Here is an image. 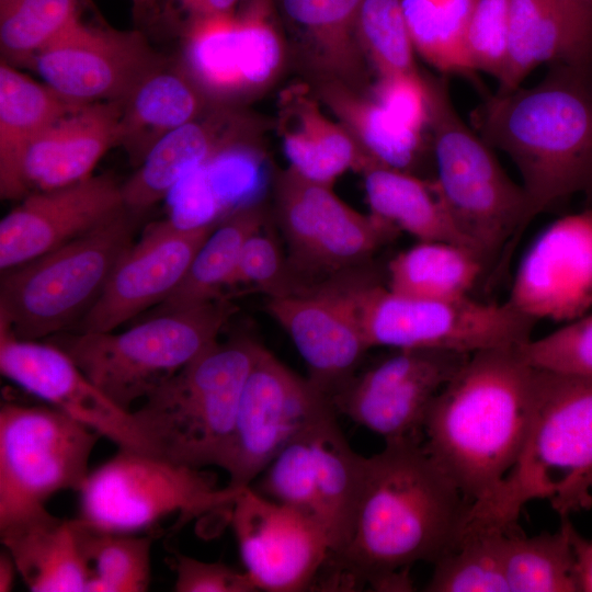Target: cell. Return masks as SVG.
<instances>
[{
	"instance_id": "cell-5",
	"label": "cell",
	"mask_w": 592,
	"mask_h": 592,
	"mask_svg": "<svg viewBox=\"0 0 592 592\" xmlns=\"http://www.w3.org/2000/svg\"><path fill=\"white\" fill-rule=\"evenodd\" d=\"M262 346L244 335L217 341L132 410L150 453L193 468L221 467Z\"/></svg>"
},
{
	"instance_id": "cell-48",
	"label": "cell",
	"mask_w": 592,
	"mask_h": 592,
	"mask_svg": "<svg viewBox=\"0 0 592 592\" xmlns=\"http://www.w3.org/2000/svg\"><path fill=\"white\" fill-rule=\"evenodd\" d=\"M242 2L243 0H167L164 10L170 19L178 20L184 29L201 19L232 14Z\"/></svg>"
},
{
	"instance_id": "cell-49",
	"label": "cell",
	"mask_w": 592,
	"mask_h": 592,
	"mask_svg": "<svg viewBox=\"0 0 592 592\" xmlns=\"http://www.w3.org/2000/svg\"><path fill=\"white\" fill-rule=\"evenodd\" d=\"M569 533L574 555L573 574L577 592H592V537H583L572 523Z\"/></svg>"
},
{
	"instance_id": "cell-50",
	"label": "cell",
	"mask_w": 592,
	"mask_h": 592,
	"mask_svg": "<svg viewBox=\"0 0 592 592\" xmlns=\"http://www.w3.org/2000/svg\"><path fill=\"white\" fill-rule=\"evenodd\" d=\"M16 574L19 572L12 556L7 549L2 550L0 554V592L13 589Z\"/></svg>"
},
{
	"instance_id": "cell-18",
	"label": "cell",
	"mask_w": 592,
	"mask_h": 592,
	"mask_svg": "<svg viewBox=\"0 0 592 592\" xmlns=\"http://www.w3.org/2000/svg\"><path fill=\"white\" fill-rule=\"evenodd\" d=\"M1 374L115 443L150 453L132 412L106 397L72 358L52 342L20 339L0 322Z\"/></svg>"
},
{
	"instance_id": "cell-53",
	"label": "cell",
	"mask_w": 592,
	"mask_h": 592,
	"mask_svg": "<svg viewBox=\"0 0 592 592\" xmlns=\"http://www.w3.org/2000/svg\"><path fill=\"white\" fill-rule=\"evenodd\" d=\"M585 485L589 489L592 488V474L589 475V477L585 480Z\"/></svg>"
},
{
	"instance_id": "cell-25",
	"label": "cell",
	"mask_w": 592,
	"mask_h": 592,
	"mask_svg": "<svg viewBox=\"0 0 592 592\" xmlns=\"http://www.w3.org/2000/svg\"><path fill=\"white\" fill-rule=\"evenodd\" d=\"M82 104L72 103L44 82L0 64V195L22 200L31 193L24 159L33 141L54 122Z\"/></svg>"
},
{
	"instance_id": "cell-12",
	"label": "cell",
	"mask_w": 592,
	"mask_h": 592,
	"mask_svg": "<svg viewBox=\"0 0 592 592\" xmlns=\"http://www.w3.org/2000/svg\"><path fill=\"white\" fill-rule=\"evenodd\" d=\"M277 217L299 288L357 273L400 231L292 169L280 181Z\"/></svg>"
},
{
	"instance_id": "cell-45",
	"label": "cell",
	"mask_w": 592,
	"mask_h": 592,
	"mask_svg": "<svg viewBox=\"0 0 592 592\" xmlns=\"http://www.w3.org/2000/svg\"><path fill=\"white\" fill-rule=\"evenodd\" d=\"M249 286L277 297L297 291L298 284L275 239L262 229L244 243L227 287Z\"/></svg>"
},
{
	"instance_id": "cell-55",
	"label": "cell",
	"mask_w": 592,
	"mask_h": 592,
	"mask_svg": "<svg viewBox=\"0 0 592 592\" xmlns=\"http://www.w3.org/2000/svg\"><path fill=\"white\" fill-rule=\"evenodd\" d=\"M5 1H8V0H0V4H1V3H4Z\"/></svg>"
},
{
	"instance_id": "cell-40",
	"label": "cell",
	"mask_w": 592,
	"mask_h": 592,
	"mask_svg": "<svg viewBox=\"0 0 592 592\" xmlns=\"http://www.w3.org/2000/svg\"><path fill=\"white\" fill-rule=\"evenodd\" d=\"M355 35L371 55L380 76L418 72L414 46L401 0H363Z\"/></svg>"
},
{
	"instance_id": "cell-51",
	"label": "cell",
	"mask_w": 592,
	"mask_h": 592,
	"mask_svg": "<svg viewBox=\"0 0 592 592\" xmlns=\"http://www.w3.org/2000/svg\"><path fill=\"white\" fill-rule=\"evenodd\" d=\"M161 0H130L134 18L137 22H145L159 10Z\"/></svg>"
},
{
	"instance_id": "cell-27",
	"label": "cell",
	"mask_w": 592,
	"mask_h": 592,
	"mask_svg": "<svg viewBox=\"0 0 592 592\" xmlns=\"http://www.w3.org/2000/svg\"><path fill=\"white\" fill-rule=\"evenodd\" d=\"M231 127L225 115H202L159 139L122 184L125 207L143 213L167 197L220 149L237 143Z\"/></svg>"
},
{
	"instance_id": "cell-4",
	"label": "cell",
	"mask_w": 592,
	"mask_h": 592,
	"mask_svg": "<svg viewBox=\"0 0 592 592\" xmlns=\"http://www.w3.org/2000/svg\"><path fill=\"white\" fill-rule=\"evenodd\" d=\"M592 474V375L535 367L533 410L521 454L498 488L470 506L468 522L517 527L522 508L548 500L560 516L589 509Z\"/></svg>"
},
{
	"instance_id": "cell-19",
	"label": "cell",
	"mask_w": 592,
	"mask_h": 592,
	"mask_svg": "<svg viewBox=\"0 0 592 592\" xmlns=\"http://www.w3.org/2000/svg\"><path fill=\"white\" fill-rule=\"evenodd\" d=\"M508 301L534 319L570 322L592 307V207L548 225L524 253Z\"/></svg>"
},
{
	"instance_id": "cell-13",
	"label": "cell",
	"mask_w": 592,
	"mask_h": 592,
	"mask_svg": "<svg viewBox=\"0 0 592 592\" xmlns=\"http://www.w3.org/2000/svg\"><path fill=\"white\" fill-rule=\"evenodd\" d=\"M329 398L262 346L241 391L221 464L228 487H250L277 453L325 411Z\"/></svg>"
},
{
	"instance_id": "cell-41",
	"label": "cell",
	"mask_w": 592,
	"mask_h": 592,
	"mask_svg": "<svg viewBox=\"0 0 592 592\" xmlns=\"http://www.w3.org/2000/svg\"><path fill=\"white\" fill-rule=\"evenodd\" d=\"M310 425L277 453L258 477L259 483L253 489L273 501L303 511L319 523Z\"/></svg>"
},
{
	"instance_id": "cell-54",
	"label": "cell",
	"mask_w": 592,
	"mask_h": 592,
	"mask_svg": "<svg viewBox=\"0 0 592 592\" xmlns=\"http://www.w3.org/2000/svg\"><path fill=\"white\" fill-rule=\"evenodd\" d=\"M585 195H587V197L589 198V201L592 204V186L589 189V191L585 193Z\"/></svg>"
},
{
	"instance_id": "cell-24",
	"label": "cell",
	"mask_w": 592,
	"mask_h": 592,
	"mask_svg": "<svg viewBox=\"0 0 592 592\" xmlns=\"http://www.w3.org/2000/svg\"><path fill=\"white\" fill-rule=\"evenodd\" d=\"M1 543L33 592H87L91 579L73 519L47 509L0 527Z\"/></svg>"
},
{
	"instance_id": "cell-26",
	"label": "cell",
	"mask_w": 592,
	"mask_h": 592,
	"mask_svg": "<svg viewBox=\"0 0 592 592\" xmlns=\"http://www.w3.org/2000/svg\"><path fill=\"white\" fill-rule=\"evenodd\" d=\"M204 101L182 65L164 59L122 101L118 146L139 166L159 139L202 116Z\"/></svg>"
},
{
	"instance_id": "cell-8",
	"label": "cell",
	"mask_w": 592,
	"mask_h": 592,
	"mask_svg": "<svg viewBox=\"0 0 592 592\" xmlns=\"http://www.w3.org/2000/svg\"><path fill=\"white\" fill-rule=\"evenodd\" d=\"M128 208L73 240L2 272L0 322L25 340L71 328L133 244L138 215Z\"/></svg>"
},
{
	"instance_id": "cell-10",
	"label": "cell",
	"mask_w": 592,
	"mask_h": 592,
	"mask_svg": "<svg viewBox=\"0 0 592 592\" xmlns=\"http://www.w3.org/2000/svg\"><path fill=\"white\" fill-rule=\"evenodd\" d=\"M242 489L219 488L203 468L118 448L79 491L80 517L101 530L134 534L175 513L184 522L217 512L230 516Z\"/></svg>"
},
{
	"instance_id": "cell-14",
	"label": "cell",
	"mask_w": 592,
	"mask_h": 592,
	"mask_svg": "<svg viewBox=\"0 0 592 592\" xmlns=\"http://www.w3.org/2000/svg\"><path fill=\"white\" fill-rule=\"evenodd\" d=\"M392 350L356 374L332 399V405L338 413L385 442L421 441L433 400L470 354L433 349Z\"/></svg>"
},
{
	"instance_id": "cell-33",
	"label": "cell",
	"mask_w": 592,
	"mask_h": 592,
	"mask_svg": "<svg viewBox=\"0 0 592 592\" xmlns=\"http://www.w3.org/2000/svg\"><path fill=\"white\" fill-rule=\"evenodd\" d=\"M571 522L561 516L559 528L534 536L519 528L504 534L503 570L509 592H577Z\"/></svg>"
},
{
	"instance_id": "cell-22",
	"label": "cell",
	"mask_w": 592,
	"mask_h": 592,
	"mask_svg": "<svg viewBox=\"0 0 592 592\" xmlns=\"http://www.w3.org/2000/svg\"><path fill=\"white\" fill-rule=\"evenodd\" d=\"M122 101L82 104L48 126L30 146L24 175L31 192L92 175L101 158L119 143Z\"/></svg>"
},
{
	"instance_id": "cell-20",
	"label": "cell",
	"mask_w": 592,
	"mask_h": 592,
	"mask_svg": "<svg viewBox=\"0 0 592 592\" xmlns=\"http://www.w3.org/2000/svg\"><path fill=\"white\" fill-rule=\"evenodd\" d=\"M124 208L122 184L110 174L29 193L0 221L1 272L84 235Z\"/></svg>"
},
{
	"instance_id": "cell-16",
	"label": "cell",
	"mask_w": 592,
	"mask_h": 592,
	"mask_svg": "<svg viewBox=\"0 0 592 592\" xmlns=\"http://www.w3.org/2000/svg\"><path fill=\"white\" fill-rule=\"evenodd\" d=\"M164 58L138 30L76 22L36 54L43 82L76 104L123 101Z\"/></svg>"
},
{
	"instance_id": "cell-15",
	"label": "cell",
	"mask_w": 592,
	"mask_h": 592,
	"mask_svg": "<svg viewBox=\"0 0 592 592\" xmlns=\"http://www.w3.org/2000/svg\"><path fill=\"white\" fill-rule=\"evenodd\" d=\"M229 523L244 572L258 591L299 592L315 587L331 547L322 526L309 515L250 486L237 496Z\"/></svg>"
},
{
	"instance_id": "cell-11",
	"label": "cell",
	"mask_w": 592,
	"mask_h": 592,
	"mask_svg": "<svg viewBox=\"0 0 592 592\" xmlns=\"http://www.w3.org/2000/svg\"><path fill=\"white\" fill-rule=\"evenodd\" d=\"M101 435L52 406L0 408V527L45 509L64 490L80 491Z\"/></svg>"
},
{
	"instance_id": "cell-23",
	"label": "cell",
	"mask_w": 592,
	"mask_h": 592,
	"mask_svg": "<svg viewBox=\"0 0 592 592\" xmlns=\"http://www.w3.org/2000/svg\"><path fill=\"white\" fill-rule=\"evenodd\" d=\"M509 53L498 91L542 64H592V14L571 0H510Z\"/></svg>"
},
{
	"instance_id": "cell-1",
	"label": "cell",
	"mask_w": 592,
	"mask_h": 592,
	"mask_svg": "<svg viewBox=\"0 0 592 592\" xmlns=\"http://www.w3.org/2000/svg\"><path fill=\"white\" fill-rule=\"evenodd\" d=\"M471 504L421 441L385 442L367 457L351 538L326 562L323 587L378 591L398 570L433 565L458 537Z\"/></svg>"
},
{
	"instance_id": "cell-37",
	"label": "cell",
	"mask_w": 592,
	"mask_h": 592,
	"mask_svg": "<svg viewBox=\"0 0 592 592\" xmlns=\"http://www.w3.org/2000/svg\"><path fill=\"white\" fill-rule=\"evenodd\" d=\"M477 0H401L415 52L445 73L474 72L465 39Z\"/></svg>"
},
{
	"instance_id": "cell-7",
	"label": "cell",
	"mask_w": 592,
	"mask_h": 592,
	"mask_svg": "<svg viewBox=\"0 0 592 592\" xmlns=\"http://www.w3.org/2000/svg\"><path fill=\"white\" fill-rule=\"evenodd\" d=\"M235 311V304L223 296L155 314L123 332H60L49 342L115 405L132 412L136 401L217 342Z\"/></svg>"
},
{
	"instance_id": "cell-52",
	"label": "cell",
	"mask_w": 592,
	"mask_h": 592,
	"mask_svg": "<svg viewBox=\"0 0 592 592\" xmlns=\"http://www.w3.org/2000/svg\"><path fill=\"white\" fill-rule=\"evenodd\" d=\"M585 11L590 12L592 14V0H571Z\"/></svg>"
},
{
	"instance_id": "cell-28",
	"label": "cell",
	"mask_w": 592,
	"mask_h": 592,
	"mask_svg": "<svg viewBox=\"0 0 592 592\" xmlns=\"http://www.w3.org/2000/svg\"><path fill=\"white\" fill-rule=\"evenodd\" d=\"M337 413L332 407L310 425L318 521L328 536L330 556L342 553L351 538L367 467V457L346 441Z\"/></svg>"
},
{
	"instance_id": "cell-9",
	"label": "cell",
	"mask_w": 592,
	"mask_h": 592,
	"mask_svg": "<svg viewBox=\"0 0 592 592\" xmlns=\"http://www.w3.org/2000/svg\"><path fill=\"white\" fill-rule=\"evenodd\" d=\"M369 348L433 349L473 354L517 348L531 339L535 320L508 300L465 297L433 300L391 292L363 273L332 281Z\"/></svg>"
},
{
	"instance_id": "cell-3",
	"label": "cell",
	"mask_w": 592,
	"mask_h": 592,
	"mask_svg": "<svg viewBox=\"0 0 592 592\" xmlns=\"http://www.w3.org/2000/svg\"><path fill=\"white\" fill-rule=\"evenodd\" d=\"M550 66L474 112L480 137L517 168L532 219L592 186V64Z\"/></svg>"
},
{
	"instance_id": "cell-17",
	"label": "cell",
	"mask_w": 592,
	"mask_h": 592,
	"mask_svg": "<svg viewBox=\"0 0 592 592\" xmlns=\"http://www.w3.org/2000/svg\"><path fill=\"white\" fill-rule=\"evenodd\" d=\"M221 218L187 225L164 219L149 225L125 251L75 332L114 331L182 282L196 252Z\"/></svg>"
},
{
	"instance_id": "cell-39",
	"label": "cell",
	"mask_w": 592,
	"mask_h": 592,
	"mask_svg": "<svg viewBox=\"0 0 592 592\" xmlns=\"http://www.w3.org/2000/svg\"><path fill=\"white\" fill-rule=\"evenodd\" d=\"M335 101L356 129L372 167L411 172L422 150L423 134L407 127L374 99Z\"/></svg>"
},
{
	"instance_id": "cell-29",
	"label": "cell",
	"mask_w": 592,
	"mask_h": 592,
	"mask_svg": "<svg viewBox=\"0 0 592 592\" xmlns=\"http://www.w3.org/2000/svg\"><path fill=\"white\" fill-rule=\"evenodd\" d=\"M364 173L372 215L418 241L453 242L469 249L455 228L434 180L377 166Z\"/></svg>"
},
{
	"instance_id": "cell-36",
	"label": "cell",
	"mask_w": 592,
	"mask_h": 592,
	"mask_svg": "<svg viewBox=\"0 0 592 592\" xmlns=\"http://www.w3.org/2000/svg\"><path fill=\"white\" fill-rule=\"evenodd\" d=\"M91 571L87 592H145L151 579V536L98 528L73 519Z\"/></svg>"
},
{
	"instance_id": "cell-43",
	"label": "cell",
	"mask_w": 592,
	"mask_h": 592,
	"mask_svg": "<svg viewBox=\"0 0 592 592\" xmlns=\"http://www.w3.org/2000/svg\"><path fill=\"white\" fill-rule=\"evenodd\" d=\"M510 0H477L465 46L475 71L502 78L509 53Z\"/></svg>"
},
{
	"instance_id": "cell-31",
	"label": "cell",
	"mask_w": 592,
	"mask_h": 592,
	"mask_svg": "<svg viewBox=\"0 0 592 592\" xmlns=\"http://www.w3.org/2000/svg\"><path fill=\"white\" fill-rule=\"evenodd\" d=\"M183 34L181 65L205 95L227 99L249 92L246 42L237 11L194 21Z\"/></svg>"
},
{
	"instance_id": "cell-32",
	"label": "cell",
	"mask_w": 592,
	"mask_h": 592,
	"mask_svg": "<svg viewBox=\"0 0 592 592\" xmlns=\"http://www.w3.org/2000/svg\"><path fill=\"white\" fill-rule=\"evenodd\" d=\"M263 226L264 214L255 204L238 207L223 218L196 252L182 282L157 306L155 314L223 297L246 241Z\"/></svg>"
},
{
	"instance_id": "cell-38",
	"label": "cell",
	"mask_w": 592,
	"mask_h": 592,
	"mask_svg": "<svg viewBox=\"0 0 592 592\" xmlns=\"http://www.w3.org/2000/svg\"><path fill=\"white\" fill-rule=\"evenodd\" d=\"M89 0H8L0 4L2 59L31 66L34 57L82 19Z\"/></svg>"
},
{
	"instance_id": "cell-6",
	"label": "cell",
	"mask_w": 592,
	"mask_h": 592,
	"mask_svg": "<svg viewBox=\"0 0 592 592\" xmlns=\"http://www.w3.org/2000/svg\"><path fill=\"white\" fill-rule=\"evenodd\" d=\"M433 179L468 248L488 269L532 220L527 195L492 147L455 110L445 82L429 81Z\"/></svg>"
},
{
	"instance_id": "cell-2",
	"label": "cell",
	"mask_w": 592,
	"mask_h": 592,
	"mask_svg": "<svg viewBox=\"0 0 592 592\" xmlns=\"http://www.w3.org/2000/svg\"><path fill=\"white\" fill-rule=\"evenodd\" d=\"M517 348L470 354L424 420L422 447L471 503L498 488L527 436L535 367Z\"/></svg>"
},
{
	"instance_id": "cell-46",
	"label": "cell",
	"mask_w": 592,
	"mask_h": 592,
	"mask_svg": "<svg viewBox=\"0 0 592 592\" xmlns=\"http://www.w3.org/2000/svg\"><path fill=\"white\" fill-rule=\"evenodd\" d=\"M206 178L224 200L239 207L258 194L263 174L259 155L241 143L220 149L204 164Z\"/></svg>"
},
{
	"instance_id": "cell-44",
	"label": "cell",
	"mask_w": 592,
	"mask_h": 592,
	"mask_svg": "<svg viewBox=\"0 0 592 592\" xmlns=\"http://www.w3.org/2000/svg\"><path fill=\"white\" fill-rule=\"evenodd\" d=\"M363 0H278L286 20L320 46L348 47Z\"/></svg>"
},
{
	"instance_id": "cell-34",
	"label": "cell",
	"mask_w": 592,
	"mask_h": 592,
	"mask_svg": "<svg viewBox=\"0 0 592 592\" xmlns=\"http://www.w3.org/2000/svg\"><path fill=\"white\" fill-rule=\"evenodd\" d=\"M294 111L293 127L285 128L283 148L291 169L301 178L330 186L349 168L368 163L357 156L351 138L304 99Z\"/></svg>"
},
{
	"instance_id": "cell-35",
	"label": "cell",
	"mask_w": 592,
	"mask_h": 592,
	"mask_svg": "<svg viewBox=\"0 0 592 592\" xmlns=\"http://www.w3.org/2000/svg\"><path fill=\"white\" fill-rule=\"evenodd\" d=\"M506 532L494 526L466 522L452 547L433 563L432 576L423 590L509 592L502 556Z\"/></svg>"
},
{
	"instance_id": "cell-21",
	"label": "cell",
	"mask_w": 592,
	"mask_h": 592,
	"mask_svg": "<svg viewBox=\"0 0 592 592\" xmlns=\"http://www.w3.org/2000/svg\"><path fill=\"white\" fill-rule=\"evenodd\" d=\"M266 308L304 360L309 382L332 402L371 349L349 305L330 282L267 297Z\"/></svg>"
},
{
	"instance_id": "cell-30",
	"label": "cell",
	"mask_w": 592,
	"mask_h": 592,
	"mask_svg": "<svg viewBox=\"0 0 592 592\" xmlns=\"http://www.w3.org/2000/svg\"><path fill=\"white\" fill-rule=\"evenodd\" d=\"M487 267L469 249L445 241H418L399 252L387 266V288L422 299L469 297Z\"/></svg>"
},
{
	"instance_id": "cell-47",
	"label": "cell",
	"mask_w": 592,
	"mask_h": 592,
	"mask_svg": "<svg viewBox=\"0 0 592 592\" xmlns=\"http://www.w3.org/2000/svg\"><path fill=\"white\" fill-rule=\"evenodd\" d=\"M172 568L177 592H257L258 589L243 571L223 562H208L173 550Z\"/></svg>"
},
{
	"instance_id": "cell-42",
	"label": "cell",
	"mask_w": 592,
	"mask_h": 592,
	"mask_svg": "<svg viewBox=\"0 0 592 592\" xmlns=\"http://www.w3.org/2000/svg\"><path fill=\"white\" fill-rule=\"evenodd\" d=\"M531 366L573 374L592 375V314L567 322L517 348Z\"/></svg>"
}]
</instances>
